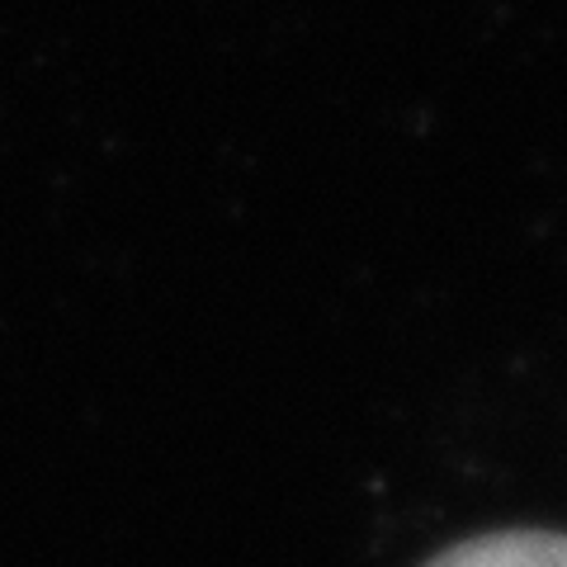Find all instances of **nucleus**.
I'll use <instances>...</instances> for the list:
<instances>
[{
    "mask_svg": "<svg viewBox=\"0 0 567 567\" xmlns=\"http://www.w3.org/2000/svg\"><path fill=\"white\" fill-rule=\"evenodd\" d=\"M425 567H567V535L554 529H496L445 548Z\"/></svg>",
    "mask_w": 567,
    "mask_h": 567,
    "instance_id": "f257e3e1",
    "label": "nucleus"
}]
</instances>
